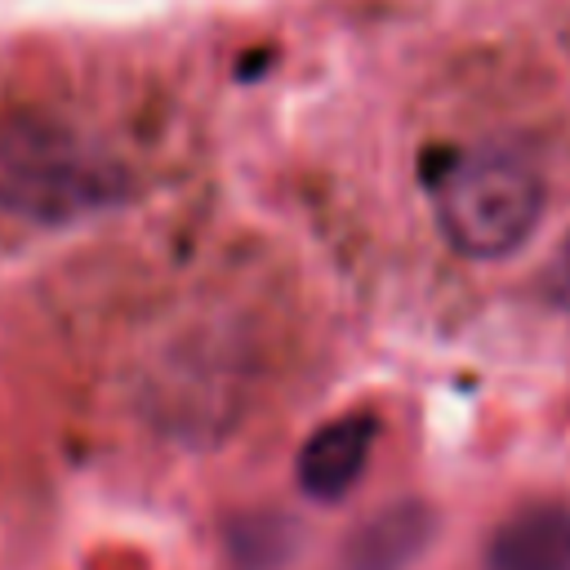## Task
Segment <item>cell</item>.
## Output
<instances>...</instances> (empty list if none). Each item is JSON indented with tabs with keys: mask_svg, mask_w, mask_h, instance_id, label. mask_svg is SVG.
<instances>
[{
	"mask_svg": "<svg viewBox=\"0 0 570 570\" xmlns=\"http://www.w3.org/2000/svg\"><path fill=\"white\" fill-rule=\"evenodd\" d=\"M436 534V512L423 499H396L365 517L347 539V570H410Z\"/></svg>",
	"mask_w": 570,
	"mask_h": 570,
	"instance_id": "5b68a950",
	"label": "cell"
},
{
	"mask_svg": "<svg viewBox=\"0 0 570 570\" xmlns=\"http://www.w3.org/2000/svg\"><path fill=\"white\" fill-rule=\"evenodd\" d=\"M227 543L240 570H276L294 552V525L276 512H263L254 521H240Z\"/></svg>",
	"mask_w": 570,
	"mask_h": 570,
	"instance_id": "8992f818",
	"label": "cell"
},
{
	"mask_svg": "<svg viewBox=\"0 0 570 570\" xmlns=\"http://www.w3.org/2000/svg\"><path fill=\"white\" fill-rule=\"evenodd\" d=\"M138 187L129 156L85 107L53 89L0 98V214L22 227H71L125 205Z\"/></svg>",
	"mask_w": 570,
	"mask_h": 570,
	"instance_id": "6da1fadb",
	"label": "cell"
},
{
	"mask_svg": "<svg viewBox=\"0 0 570 570\" xmlns=\"http://www.w3.org/2000/svg\"><path fill=\"white\" fill-rule=\"evenodd\" d=\"M485 570H570V503L534 499L508 512L485 543Z\"/></svg>",
	"mask_w": 570,
	"mask_h": 570,
	"instance_id": "277c9868",
	"label": "cell"
},
{
	"mask_svg": "<svg viewBox=\"0 0 570 570\" xmlns=\"http://www.w3.org/2000/svg\"><path fill=\"white\" fill-rule=\"evenodd\" d=\"M370 445H374V419L370 414H343V419H330L321 423L298 459H294V481L307 499L316 503H334L343 499L361 476H365V463H370Z\"/></svg>",
	"mask_w": 570,
	"mask_h": 570,
	"instance_id": "3957f363",
	"label": "cell"
},
{
	"mask_svg": "<svg viewBox=\"0 0 570 570\" xmlns=\"http://www.w3.org/2000/svg\"><path fill=\"white\" fill-rule=\"evenodd\" d=\"M548 298L570 312V232H566V240L557 245V254L548 263Z\"/></svg>",
	"mask_w": 570,
	"mask_h": 570,
	"instance_id": "52a82bcc",
	"label": "cell"
},
{
	"mask_svg": "<svg viewBox=\"0 0 570 570\" xmlns=\"http://www.w3.org/2000/svg\"><path fill=\"white\" fill-rule=\"evenodd\" d=\"M436 232L468 263H503L530 245L552 200V160L530 125L499 120L445 134L423 156Z\"/></svg>",
	"mask_w": 570,
	"mask_h": 570,
	"instance_id": "7a4b0ae2",
	"label": "cell"
}]
</instances>
